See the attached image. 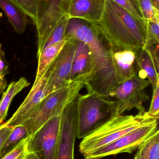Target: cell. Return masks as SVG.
Returning <instances> with one entry per match:
<instances>
[{
  "mask_svg": "<svg viewBox=\"0 0 159 159\" xmlns=\"http://www.w3.org/2000/svg\"><path fill=\"white\" fill-rule=\"evenodd\" d=\"M65 38L84 42L89 47L92 71L85 86L88 93L109 97L118 85L112 58L113 48L92 23L77 19L69 20Z\"/></svg>",
  "mask_w": 159,
  "mask_h": 159,
  "instance_id": "cell-1",
  "label": "cell"
},
{
  "mask_svg": "<svg viewBox=\"0 0 159 159\" xmlns=\"http://www.w3.org/2000/svg\"><path fill=\"white\" fill-rule=\"evenodd\" d=\"M114 51H136L147 43V21L113 0H105L101 18L92 23Z\"/></svg>",
  "mask_w": 159,
  "mask_h": 159,
  "instance_id": "cell-2",
  "label": "cell"
},
{
  "mask_svg": "<svg viewBox=\"0 0 159 159\" xmlns=\"http://www.w3.org/2000/svg\"><path fill=\"white\" fill-rule=\"evenodd\" d=\"M159 118L151 116L148 111L135 115L110 117L93 129L82 139L79 151L87 156L112 143L120 137L143 126L158 121Z\"/></svg>",
  "mask_w": 159,
  "mask_h": 159,
  "instance_id": "cell-3",
  "label": "cell"
},
{
  "mask_svg": "<svg viewBox=\"0 0 159 159\" xmlns=\"http://www.w3.org/2000/svg\"><path fill=\"white\" fill-rule=\"evenodd\" d=\"M88 78L85 75L74 78L65 86L47 94L21 125L26 128L29 135L34 134L50 119L61 115L66 107L77 98Z\"/></svg>",
  "mask_w": 159,
  "mask_h": 159,
  "instance_id": "cell-4",
  "label": "cell"
},
{
  "mask_svg": "<svg viewBox=\"0 0 159 159\" xmlns=\"http://www.w3.org/2000/svg\"><path fill=\"white\" fill-rule=\"evenodd\" d=\"M76 137L83 139L93 129L111 116L113 101L95 93L79 94L76 98Z\"/></svg>",
  "mask_w": 159,
  "mask_h": 159,
  "instance_id": "cell-5",
  "label": "cell"
},
{
  "mask_svg": "<svg viewBox=\"0 0 159 159\" xmlns=\"http://www.w3.org/2000/svg\"><path fill=\"white\" fill-rule=\"evenodd\" d=\"M149 80L139 77L137 75L117 85L110 93L113 100L111 117L122 115L125 111L135 108L139 113L146 112L143 102L149 99L146 89L150 85Z\"/></svg>",
  "mask_w": 159,
  "mask_h": 159,
  "instance_id": "cell-6",
  "label": "cell"
},
{
  "mask_svg": "<svg viewBox=\"0 0 159 159\" xmlns=\"http://www.w3.org/2000/svg\"><path fill=\"white\" fill-rule=\"evenodd\" d=\"M61 114L50 119L30 136V153L39 159H57L59 143Z\"/></svg>",
  "mask_w": 159,
  "mask_h": 159,
  "instance_id": "cell-7",
  "label": "cell"
},
{
  "mask_svg": "<svg viewBox=\"0 0 159 159\" xmlns=\"http://www.w3.org/2000/svg\"><path fill=\"white\" fill-rule=\"evenodd\" d=\"M158 129V121L143 126L95 152L84 156V159H99L120 153H132Z\"/></svg>",
  "mask_w": 159,
  "mask_h": 159,
  "instance_id": "cell-8",
  "label": "cell"
},
{
  "mask_svg": "<svg viewBox=\"0 0 159 159\" xmlns=\"http://www.w3.org/2000/svg\"><path fill=\"white\" fill-rule=\"evenodd\" d=\"M66 39L62 49L49 65L51 74L48 83V93L65 86L71 81L70 76L76 41L72 38Z\"/></svg>",
  "mask_w": 159,
  "mask_h": 159,
  "instance_id": "cell-9",
  "label": "cell"
},
{
  "mask_svg": "<svg viewBox=\"0 0 159 159\" xmlns=\"http://www.w3.org/2000/svg\"><path fill=\"white\" fill-rule=\"evenodd\" d=\"M71 0H48L44 13L35 24L37 55L43 50L48 38L59 21L66 16Z\"/></svg>",
  "mask_w": 159,
  "mask_h": 159,
  "instance_id": "cell-10",
  "label": "cell"
},
{
  "mask_svg": "<svg viewBox=\"0 0 159 159\" xmlns=\"http://www.w3.org/2000/svg\"><path fill=\"white\" fill-rule=\"evenodd\" d=\"M51 72L47 68L40 80L35 85H33L23 102L4 125L13 127L22 125L35 110L45 97L48 94V83Z\"/></svg>",
  "mask_w": 159,
  "mask_h": 159,
  "instance_id": "cell-11",
  "label": "cell"
},
{
  "mask_svg": "<svg viewBox=\"0 0 159 159\" xmlns=\"http://www.w3.org/2000/svg\"><path fill=\"white\" fill-rule=\"evenodd\" d=\"M77 112L76 99L63 109L61 114L59 143L57 159H74Z\"/></svg>",
  "mask_w": 159,
  "mask_h": 159,
  "instance_id": "cell-12",
  "label": "cell"
},
{
  "mask_svg": "<svg viewBox=\"0 0 159 159\" xmlns=\"http://www.w3.org/2000/svg\"><path fill=\"white\" fill-rule=\"evenodd\" d=\"M105 0H71L68 16L89 23H95L101 18Z\"/></svg>",
  "mask_w": 159,
  "mask_h": 159,
  "instance_id": "cell-13",
  "label": "cell"
},
{
  "mask_svg": "<svg viewBox=\"0 0 159 159\" xmlns=\"http://www.w3.org/2000/svg\"><path fill=\"white\" fill-rule=\"evenodd\" d=\"M135 57V53L132 50H113L112 58L118 85L137 75Z\"/></svg>",
  "mask_w": 159,
  "mask_h": 159,
  "instance_id": "cell-14",
  "label": "cell"
},
{
  "mask_svg": "<svg viewBox=\"0 0 159 159\" xmlns=\"http://www.w3.org/2000/svg\"><path fill=\"white\" fill-rule=\"evenodd\" d=\"M134 52L137 75L142 79L147 78L154 90L159 84V71L156 68L149 50L144 47Z\"/></svg>",
  "mask_w": 159,
  "mask_h": 159,
  "instance_id": "cell-15",
  "label": "cell"
},
{
  "mask_svg": "<svg viewBox=\"0 0 159 159\" xmlns=\"http://www.w3.org/2000/svg\"><path fill=\"white\" fill-rule=\"evenodd\" d=\"M76 41V45L73 59L70 80L85 75L89 76V79L92 71L89 48L86 43L77 40Z\"/></svg>",
  "mask_w": 159,
  "mask_h": 159,
  "instance_id": "cell-16",
  "label": "cell"
},
{
  "mask_svg": "<svg viewBox=\"0 0 159 159\" xmlns=\"http://www.w3.org/2000/svg\"><path fill=\"white\" fill-rule=\"evenodd\" d=\"M0 7L15 31L19 34L24 33L28 23V16L14 0H0Z\"/></svg>",
  "mask_w": 159,
  "mask_h": 159,
  "instance_id": "cell-17",
  "label": "cell"
},
{
  "mask_svg": "<svg viewBox=\"0 0 159 159\" xmlns=\"http://www.w3.org/2000/svg\"><path fill=\"white\" fill-rule=\"evenodd\" d=\"M66 41V39H64L51 45L43 49L37 55L38 65L33 85H35L43 77L47 68L60 52Z\"/></svg>",
  "mask_w": 159,
  "mask_h": 159,
  "instance_id": "cell-18",
  "label": "cell"
},
{
  "mask_svg": "<svg viewBox=\"0 0 159 159\" xmlns=\"http://www.w3.org/2000/svg\"><path fill=\"white\" fill-rule=\"evenodd\" d=\"M30 85V82L26 78L21 77L16 81L11 82L7 86L6 90L3 93L0 100V125L7 116L8 109L13 98Z\"/></svg>",
  "mask_w": 159,
  "mask_h": 159,
  "instance_id": "cell-19",
  "label": "cell"
},
{
  "mask_svg": "<svg viewBox=\"0 0 159 159\" xmlns=\"http://www.w3.org/2000/svg\"><path fill=\"white\" fill-rule=\"evenodd\" d=\"M134 159H159V129L138 147Z\"/></svg>",
  "mask_w": 159,
  "mask_h": 159,
  "instance_id": "cell-20",
  "label": "cell"
},
{
  "mask_svg": "<svg viewBox=\"0 0 159 159\" xmlns=\"http://www.w3.org/2000/svg\"><path fill=\"white\" fill-rule=\"evenodd\" d=\"M29 136L30 135L28 131L22 125H18L13 127L12 132L7 139L0 152V159L12 150L21 141Z\"/></svg>",
  "mask_w": 159,
  "mask_h": 159,
  "instance_id": "cell-21",
  "label": "cell"
},
{
  "mask_svg": "<svg viewBox=\"0 0 159 159\" xmlns=\"http://www.w3.org/2000/svg\"><path fill=\"white\" fill-rule=\"evenodd\" d=\"M21 9L30 17L35 25L43 12L40 0H14Z\"/></svg>",
  "mask_w": 159,
  "mask_h": 159,
  "instance_id": "cell-22",
  "label": "cell"
},
{
  "mask_svg": "<svg viewBox=\"0 0 159 159\" xmlns=\"http://www.w3.org/2000/svg\"><path fill=\"white\" fill-rule=\"evenodd\" d=\"M137 7L143 18L147 21L159 18V10L154 6L151 0H137Z\"/></svg>",
  "mask_w": 159,
  "mask_h": 159,
  "instance_id": "cell-23",
  "label": "cell"
},
{
  "mask_svg": "<svg viewBox=\"0 0 159 159\" xmlns=\"http://www.w3.org/2000/svg\"><path fill=\"white\" fill-rule=\"evenodd\" d=\"M69 20L70 19L68 16H66L59 21L47 40L43 49L55 43L66 39L65 38V31Z\"/></svg>",
  "mask_w": 159,
  "mask_h": 159,
  "instance_id": "cell-24",
  "label": "cell"
},
{
  "mask_svg": "<svg viewBox=\"0 0 159 159\" xmlns=\"http://www.w3.org/2000/svg\"><path fill=\"white\" fill-rule=\"evenodd\" d=\"M30 136L21 141L12 150L0 159H26L30 152L28 149Z\"/></svg>",
  "mask_w": 159,
  "mask_h": 159,
  "instance_id": "cell-25",
  "label": "cell"
},
{
  "mask_svg": "<svg viewBox=\"0 0 159 159\" xmlns=\"http://www.w3.org/2000/svg\"><path fill=\"white\" fill-rule=\"evenodd\" d=\"M159 43V18L147 21V43L146 47L158 44Z\"/></svg>",
  "mask_w": 159,
  "mask_h": 159,
  "instance_id": "cell-26",
  "label": "cell"
},
{
  "mask_svg": "<svg viewBox=\"0 0 159 159\" xmlns=\"http://www.w3.org/2000/svg\"><path fill=\"white\" fill-rule=\"evenodd\" d=\"M148 112L151 116L159 118V84L153 90L151 105Z\"/></svg>",
  "mask_w": 159,
  "mask_h": 159,
  "instance_id": "cell-27",
  "label": "cell"
},
{
  "mask_svg": "<svg viewBox=\"0 0 159 159\" xmlns=\"http://www.w3.org/2000/svg\"><path fill=\"white\" fill-rule=\"evenodd\" d=\"M113 1L129 12L132 13L133 15L143 17L139 12V10L131 0H113Z\"/></svg>",
  "mask_w": 159,
  "mask_h": 159,
  "instance_id": "cell-28",
  "label": "cell"
},
{
  "mask_svg": "<svg viewBox=\"0 0 159 159\" xmlns=\"http://www.w3.org/2000/svg\"><path fill=\"white\" fill-rule=\"evenodd\" d=\"M12 129V127L6 126L3 123L0 125V152Z\"/></svg>",
  "mask_w": 159,
  "mask_h": 159,
  "instance_id": "cell-29",
  "label": "cell"
},
{
  "mask_svg": "<svg viewBox=\"0 0 159 159\" xmlns=\"http://www.w3.org/2000/svg\"><path fill=\"white\" fill-rule=\"evenodd\" d=\"M149 50L151 57L155 62V65L157 70L159 71V44L154 45L149 47H146Z\"/></svg>",
  "mask_w": 159,
  "mask_h": 159,
  "instance_id": "cell-30",
  "label": "cell"
},
{
  "mask_svg": "<svg viewBox=\"0 0 159 159\" xmlns=\"http://www.w3.org/2000/svg\"><path fill=\"white\" fill-rule=\"evenodd\" d=\"M6 86V80L5 79V77L0 75V93L4 91Z\"/></svg>",
  "mask_w": 159,
  "mask_h": 159,
  "instance_id": "cell-31",
  "label": "cell"
},
{
  "mask_svg": "<svg viewBox=\"0 0 159 159\" xmlns=\"http://www.w3.org/2000/svg\"><path fill=\"white\" fill-rule=\"evenodd\" d=\"M26 159H39V158L34 153H30L28 157Z\"/></svg>",
  "mask_w": 159,
  "mask_h": 159,
  "instance_id": "cell-32",
  "label": "cell"
},
{
  "mask_svg": "<svg viewBox=\"0 0 159 159\" xmlns=\"http://www.w3.org/2000/svg\"><path fill=\"white\" fill-rule=\"evenodd\" d=\"M40 2H41V3H42V8H43V12H42V15H43V13H44V10L45 9V7L46 5L47 4V3L48 0H40ZM42 15H41V16H42Z\"/></svg>",
  "mask_w": 159,
  "mask_h": 159,
  "instance_id": "cell-33",
  "label": "cell"
},
{
  "mask_svg": "<svg viewBox=\"0 0 159 159\" xmlns=\"http://www.w3.org/2000/svg\"><path fill=\"white\" fill-rule=\"evenodd\" d=\"M152 1V3H153V5L154 6L159 9V0H151Z\"/></svg>",
  "mask_w": 159,
  "mask_h": 159,
  "instance_id": "cell-34",
  "label": "cell"
},
{
  "mask_svg": "<svg viewBox=\"0 0 159 159\" xmlns=\"http://www.w3.org/2000/svg\"><path fill=\"white\" fill-rule=\"evenodd\" d=\"M132 1H133V3L134 4V5H135V6H136V7H137V0H132Z\"/></svg>",
  "mask_w": 159,
  "mask_h": 159,
  "instance_id": "cell-35",
  "label": "cell"
},
{
  "mask_svg": "<svg viewBox=\"0 0 159 159\" xmlns=\"http://www.w3.org/2000/svg\"><path fill=\"white\" fill-rule=\"evenodd\" d=\"M131 1H132V0H131ZM132 2H133V1H132Z\"/></svg>",
  "mask_w": 159,
  "mask_h": 159,
  "instance_id": "cell-36",
  "label": "cell"
},
{
  "mask_svg": "<svg viewBox=\"0 0 159 159\" xmlns=\"http://www.w3.org/2000/svg\"></svg>",
  "mask_w": 159,
  "mask_h": 159,
  "instance_id": "cell-37",
  "label": "cell"
}]
</instances>
